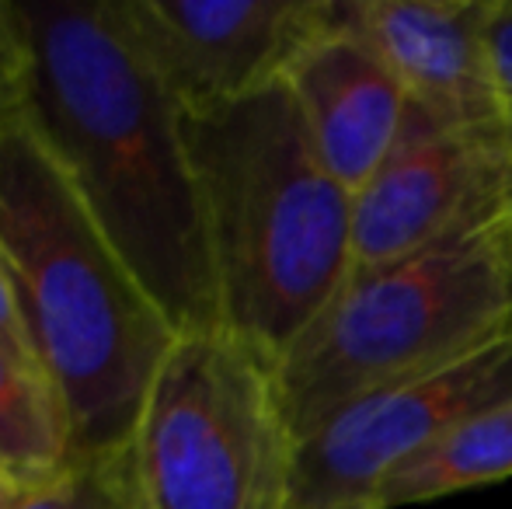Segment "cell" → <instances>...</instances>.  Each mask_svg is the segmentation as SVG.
Returning a JSON list of instances; mask_svg holds the SVG:
<instances>
[{
    "mask_svg": "<svg viewBox=\"0 0 512 509\" xmlns=\"http://www.w3.org/2000/svg\"><path fill=\"white\" fill-rule=\"evenodd\" d=\"M18 21L21 123L178 335L223 328L182 105L122 4H18Z\"/></svg>",
    "mask_w": 512,
    "mask_h": 509,
    "instance_id": "1",
    "label": "cell"
},
{
    "mask_svg": "<svg viewBox=\"0 0 512 509\" xmlns=\"http://www.w3.org/2000/svg\"><path fill=\"white\" fill-rule=\"evenodd\" d=\"M0 258L70 457L122 450L178 328L102 234L25 123L0 140Z\"/></svg>",
    "mask_w": 512,
    "mask_h": 509,
    "instance_id": "2",
    "label": "cell"
},
{
    "mask_svg": "<svg viewBox=\"0 0 512 509\" xmlns=\"http://www.w3.org/2000/svg\"><path fill=\"white\" fill-rule=\"evenodd\" d=\"M223 328L283 360L352 272V196L317 157L276 81L182 112Z\"/></svg>",
    "mask_w": 512,
    "mask_h": 509,
    "instance_id": "3",
    "label": "cell"
},
{
    "mask_svg": "<svg viewBox=\"0 0 512 509\" xmlns=\"http://www.w3.org/2000/svg\"><path fill=\"white\" fill-rule=\"evenodd\" d=\"M512 328L506 217L373 269H352L276 363L293 440L387 387L443 370Z\"/></svg>",
    "mask_w": 512,
    "mask_h": 509,
    "instance_id": "4",
    "label": "cell"
},
{
    "mask_svg": "<svg viewBox=\"0 0 512 509\" xmlns=\"http://www.w3.org/2000/svg\"><path fill=\"white\" fill-rule=\"evenodd\" d=\"M129 454L143 509H290L297 440L276 360L230 328L178 335Z\"/></svg>",
    "mask_w": 512,
    "mask_h": 509,
    "instance_id": "5",
    "label": "cell"
},
{
    "mask_svg": "<svg viewBox=\"0 0 512 509\" xmlns=\"http://www.w3.org/2000/svg\"><path fill=\"white\" fill-rule=\"evenodd\" d=\"M512 213L506 123L457 126L408 102L398 143L352 203V269L485 231Z\"/></svg>",
    "mask_w": 512,
    "mask_h": 509,
    "instance_id": "6",
    "label": "cell"
},
{
    "mask_svg": "<svg viewBox=\"0 0 512 509\" xmlns=\"http://www.w3.org/2000/svg\"><path fill=\"white\" fill-rule=\"evenodd\" d=\"M502 401H512V328L450 367L342 408L300 440L290 509L373 506L401 464Z\"/></svg>",
    "mask_w": 512,
    "mask_h": 509,
    "instance_id": "7",
    "label": "cell"
},
{
    "mask_svg": "<svg viewBox=\"0 0 512 509\" xmlns=\"http://www.w3.org/2000/svg\"><path fill=\"white\" fill-rule=\"evenodd\" d=\"M133 39L182 112L237 102L283 81L331 32L338 0H119Z\"/></svg>",
    "mask_w": 512,
    "mask_h": 509,
    "instance_id": "8",
    "label": "cell"
},
{
    "mask_svg": "<svg viewBox=\"0 0 512 509\" xmlns=\"http://www.w3.org/2000/svg\"><path fill=\"white\" fill-rule=\"evenodd\" d=\"M356 32L408 91V102L457 126L502 123L488 21L495 0H338Z\"/></svg>",
    "mask_w": 512,
    "mask_h": 509,
    "instance_id": "9",
    "label": "cell"
},
{
    "mask_svg": "<svg viewBox=\"0 0 512 509\" xmlns=\"http://www.w3.org/2000/svg\"><path fill=\"white\" fill-rule=\"evenodd\" d=\"M317 157L356 196L394 150L408 112V91L384 60L342 25L314 39L286 70Z\"/></svg>",
    "mask_w": 512,
    "mask_h": 509,
    "instance_id": "10",
    "label": "cell"
},
{
    "mask_svg": "<svg viewBox=\"0 0 512 509\" xmlns=\"http://www.w3.org/2000/svg\"><path fill=\"white\" fill-rule=\"evenodd\" d=\"M506 478H512V401L460 422L432 447L401 464L377 492L373 509L432 503Z\"/></svg>",
    "mask_w": 512,
    "mask_h": 509,
    "instance_id": "11",
    "label": "cell"
},
{
    "mask_svg": "<svg viewBox=\"0 0 512 509\" xmlns=\"http://www.w3.org/2000/svg\"><path fill=\"white\" fill-rule=\"evenodd\" d=\"M67 461L70 433L53 384L35 363L0 346V468L21 485H35Z\"/></svg>",
    "mask_w": 512,
    "mask_h": 509,
    "instance_id": "12",
    "label": "cell"
},
{
    "mask_svg": "<svg viewBox=\"0 0 512 509\" xmlns=\"http://www.w3.org/2000/svg\"><path fill=\"white\" fill-rule=\"evenodd\" d=\"M14 509H143L129 443L112 454L70 457L56 475L25 485Z\"/></svg>",
    "mask_w": 512,
    "mask_h": 509,
    "instance_id": "13",
    "label": "cell"
},
{
    "mask_svg": "<svg viewBox=\"0 0 512 509\" xmlns=\"http://www.w3.org/2000/svg\"><path fill=\"white\" fill-rule=\"evenodd\" d=\"M488 56H492L502 123L512 136V0H495L492 21H488Z\"/></svg>",
    "mask_w": 512,
    "mask_h": 509,
    "instance_id": "14",
    "label": "cell"
},
{
    "mask_svg": "<svg viewBox=\"0 0 512 509\" xmlns=\"http://www.w3.org/2000/svg\"><path fill=\"white\" fill-rule=\"evenodd\" d=\"M0 346H4L7 353L18 356V360L35 363L32 349H28V339H25V328H21V318H18V304H14L11 279H7L4 258H0ZM42 377H46V374H42Z\"/></svg>",
    "mask_w": 512,
    "mask_h": 509,
    "instance_id": "15",
    "label": "cell"
},
{
    "mask_svg": "<svg viewBox=\"0 0 512 509\" xmlns=\"http://www.w3.org/2000/svg\"><path fill=\"white\" fill-rule=\"evenodd\" d=\"M21 123V112H18V88H14L11 77L0 70V140L11 126Z\"/></svg>",
    "mask_w": 512,
    "mask_h": 509,
    "instance_id": "16",
    "label": "cell"
},
{
    "mask_svg": "<svg viewBox=\"0 0 512 509\" xmlns=\"http://www.w3.org/2000/svg\"><path fill=\"white\" fill-rule=\"evenodd\" d=\"M21 492H25V485H21L18 478L7 475V471L0 468V509H14V506H18Z\"/></svg>",
    "mask_w": 512,
    "mask_h": 509,
    "instance_id": "17",
    "label": "cell"
},
{
    "mask_svg": "<svg viewBox=\"0 0 512 509\" xmlns=\"http://www.w3.org/2000/svg\"><path fill=\"white\" fill-rule=\"evenodd\" d=\"M506 245H509V272H512V213L506 217Z\"/></svg>",
    "mask_w": 512,
    "mask_h": 509,
    "instance_id": "18",
    "label": "cell"
},
{
    "mask_svg": "<svg viewBox=\"0 0 512 509\" xmlns=\"http://www.w3.org/2000/svg\"><path fill=\"white\" fill-rule=\"evenodd\" d=\"M366 509H373V506H366Z\"/></svg>",
    "mask_w": 512,
    "mask_h": 509,
    "instance_id": "19",
    "label": "cell"
}]
</instances>
